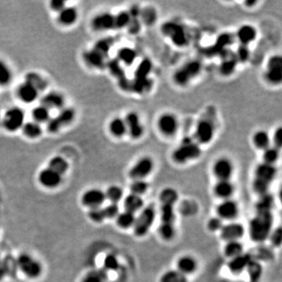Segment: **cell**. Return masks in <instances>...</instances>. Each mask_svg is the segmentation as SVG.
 Masks as SVG:
<instances>
[{
	"label": "cell",
	"instance_id": "obj_1",
	"mask_svg": "<svg viewBox=\"0 0 282 282\" xmlns=\"http://www.w3.org/2000/svg\"><path fill=\"white\" fill-rule=\"evenodd\" d=\"M275 198L271 193L259 197L255 203V215L248 223L250 239L255 243H263L269 239L274 225L273 209Z\"/></svg>",
	"mask_w": 282,
	"mask_h": 282
},
{
	"label": "cell",
	"instance_id": "obj_2",
	"mask_svg": "<svg viewBox=\"0 0 282 282\" xmlns=\"http://www.w3.org/2000/svg\"><path fill=\"white\" fill-rule=\"evenodd\" d=\"M278 169L273 165L261 162L256 166L254 171L252 189L256 195L261 196L269 193V188L275 180Z\"/></svg>",
	"mask_w": 282,
	"mask_h": 282
},
{
	"label": "cell",
	"instance_id": "obj_3",
	"mask_svg": "<svg viewBox=\"0 0 282 282\" xmlns=\"http://www.w3.org/2000/svg\"><path fill=\"white\" fill-rule=\"evenodd\" d=\"M202 155L201 145L193 138H185L172 152V159L175 163L184 165L191 161L196 160Z\"/></svg>",
	"mask_w": 282,
	"mask_h": 282
},
{
	"label": "cell",
	"instance_id": "obj_4",
	"mask_svg": "<svg viewBox=\"0 0 282 282\" xmlns=\"http://www.w3.org/2000/svg\"><path fill=\"white\" fill-rule=\"evenodd\" d=\"M202 70V61L197 59L187 61L175 70L173 75L174 83L182 87L187 86L200 74Z\"/></svg>",
	"mask_w": 282,
	"mask_h": 282
},
{
	"label": "cell",
	"instance_id": "obj_5",
	"mask_svg": "<svg viewBox=\"0 0 282 282\" xmlns=\"http://www.w3.org/2000/svg\"><path fill=\"white\" fill-rule=\"evenodd\" d=\"M156 218V210L153 205L144 206L136 217L134 223V233L136 237L143 238L148 234L155 223Z\"/></svg>",
	"mask_w": 282,
	"mask_h": 282
},
{
	"label": "cell",
	"instance_id": "obj_6",
	"mask_svg": "<svg viewBox=\"0 0 282 282\" xmlns=\"http://www.w3.org/2000/svg\"><path fill=\"white\" fill-rule=\"evenodd\" d=\"M162 33L170 38L175 46L183 47L189 43L188 35L184 28L174 21H167L162 26Z\"/></svg>",
	"mask_w": 282,
	"mask_h": 282
},
{
	"label": "cell",
	"instance_id": "obj_7",
	"mask_svg": "<svg viewBox=\"0 0 282 282\" xmlns=\"http://www.w3.org/2000/svg\"><path fill=\"white\" fill-rule=\"evenodd\" d=\"M215 131V126L213 121L207 117L200 118L195 126L193 138L198 144H208L213 140Z\"/></svg>",
	"mask_w": 282,
	"mask_h": 282
},
{
	"label": "cell",
	"instance_id": "obj_8",
	"mask_svg": "<svg viewBox=\"0 0 282 282\" xmlns=\"http://www.w3.org/2000/svg\"><path fill=\"white\" fill-rule=\"evenodd\" d=\"M18 270L29 279H37L42 272L41 263L28 253H22L17 259Z\"/></svg>",
	"mask_w": 282,
	"mask_h": 282
},
{
	"label": "cell",
	"instance_id": "obj_9",
	"mask_svg": "<svg viewBox=\"0 0 282 282\" xmlns=\"http://www.w3.org/2000/svg\"><path fill=\"white\" fill-rule=\"evenodd\" d=\"M25 122V111L20 107H10L4 113L2 125L5 130L10 133H15L17 130H21Z\"/></svg>",
	"mask_w": 282,
	"mask_h": 282
},
{
	"label": "cell",
	"instance_id": "obj_10",
	"mask_svg": "<svg viewBox=\"0 0 282 282\" xmlns=\"http://www.w3.org/2000/svg\"><path fill=\"white\" fill-rule=\"evenodd\" d=\"M75 118V111L72 107H64L54 118L47 122L46 129L50 134H57L62 128L70 124Z\"/></svg>",
	"mask_w": 282,
	"mask_h": 282
},
{
	"label": "cell",
	"instance_id": "obj_11",
	"mask_svg": "<svg viewBox=\"0 0 282 282\" xmlns=\"http://www.w3.org/2000/svg\"><path fill=\"white\" fill-rule=\"evenodd\" d=\"M264 78L268 83L278 86L282 81V57L279 54L271 56L267 61Z\"/></svg>",
	"mask_w": 282,
	"mask_h": 282
},
{
	"label": "cell",
	"instance_id": "obj_12",
	"mask_svg": "<svg viewBox=\"0 0 282 282\" xmlns=\"http://www.w3.org/2000/svg\"><path fill=\"white\" fill-rule=\"evenodd\" d=\"M155 168V162L151 157L143 156L138 159L129 171V177L132 180L145 179L152 173Z\"/></svg>",
	"mask_w": 282,
	"mask_h": 282
},
{
	"label": "cell",
	"instance_id": "obj_13",
	"mask_svg": "<svg viewBox=\"0 0 282 282\" xmlns=\"http://www.w3.org/2000/svg\"><path fill=\"white\" fill-rule=\"evenodd\" d=\"M179 126L178 118L173 113H163L157 121L158 131L166 138H172L177 134Z\"/></svg>",
	"mask_w": 282,
	"mask_h": 282
},
{
	"label": "cell",
	"instance_id": "obj_14",
	"mask_svg": "<svg viewBox=\"0 0 282 282\" xmlns=\"http://www.w3.org/2000/svg\"><path fill=\"white\" fill-rule=\"evenodd\" d=\"M234 171L233 162L227 157L218 158L212 166V174L217 180H231Z\"/></svg>",
	"mask_w": 282,
	"mask_h": 282
},
{
	"label": "cell",
	"instance_id": "obj_15",
	"mask_svg": "<svg viewBox=\"0 0 282 282\" xmlns=\"http://www.w3.org/2000/svg\"><path fill=\"white\" fill-rule=\"evenodd\" d=\"M127 127V134L134 140L140 139L144 134V127L139 114L136 111L127 113L124 118Z\"/></svg>",
	"mask_w": 282,
	"mask_h": 282
},
{
	"label": "cell",
	"instance_id": "obj_16",
	"mask_svg": "<svg viewBox=\"0 0 282 282\" xmlns=\"http://www.w3.org/2000/svg\"><path fill=\"white\" fill-rule=\"evenodd\" d=\"M216 216L222 220H235L239 215V206L233 199L222 201L216 207Z\"/></svg>",
	"mask_w": 282,
	"mask_h": 282
},
{
	"label": "cell",
	"instance_id": "obj_17",
	"mask_svg": "<svg viewBox=\"0 0 282 282\" xmlns=\"http://www.w3.org/2000/svg\"><path fill=\"white\" fill-rule=\"evenodd\" d=\"M246 233L243 224L238 222H231V223L223 224V227L219 231V235L222 240L224 242H231V241H240Z\"/></svg>",
	"mask_w": 282,
	"mask_h": 282
},
{
	"label": "cell",
	"instance_id": "obj_18",
	"mask_svg": "<svg viewBox=\"0 0 282 282\" xmlns=\"http://www.w3.org/2000/svg\"><path fill=\"white\" fill-rule=\"evenodd\" d=\"M91 27L97 32H105L114 29V14L103 12L97 14L91 21Z\"/></svg>",
	"mask_w": 282,
	"mask_h": 282
},
{
	"label": "cell",
	"instance_id": "obj_19",
	"mask_svg": "<svg viewBox=\"0 0 282 282\" xmlns=\"http://www.w3.org/2000/svg\"><path fill=\"white\" fill-rule=\"evenodd\" d=\"M105 193L98 188L88 190L82 197V204L90 209L101 207L105 203Z\"/></svg>",
	"mask_w": 282,
	"mask_h": 282
},
{
	"label": "cell",
	"instance_id": "obj_20",
	"mask_svg": "<svg viewBox=\"0 0 282 282\" xmlns=\"http://www.w3.org/2000/svg\"><path fill=\"white\" fill-rule=\"evenodd\" d=\"M257 37V30L252 25H242L238 29L235 38L239 41V45L249 46Z\"/></svg>",
	"mask_w": 282,
	"mask_h": 282
},
{
	"label": "cell",
	"instance_id": "obj_21",
	"mask_svg": "<svg viewBox=\"0 0 282 282\" xmlns=\"http://www.w3.org/2000/svg\"><path fill=\"white\" fill-rule=\"evenodd\" d=\"M62 176L50 168L43 169L38 174V181L43 187L54 188L61 184Z\"/></svg>",
	"mask_w": 282,
	"mask_h": 282
},
{
	"label": "cell",
	"instance_id": "obj_22",
	"mask_svg": "<svg viewBox=\"0 0 282 282\" xmlns=\"http://www.w3.org/2000/svg\"><path fill=\"white\" fill-rule=\"evenodd\" d=\"M17 98L25 104H33L38 99L39 92L28 82H24L17 89Z\"/></svg>",
	"mask_w": 282,
	"mask_h": 282
},
{
	"label": "cell",
	"instance_id": "obj_23",
	"mask_svg": "<svg viewBox=\"0 0 282 282\" xmlns=\"http://www.w3.org/2000/svg\"><path fill=\"white\" fill-rule=\"evenodd\" d=\"M252 256L248 252H243L236 257L230 259L227 264L229 271L234 275H239L246 270L248 263L252 260Z\"/></svg>",
	"mask_w": 282,
	"mask_h": 282
},
{
	"label": "cell",
	"instance_id": "obj_24",
	"mask_svg": "<svg viewBox=\"0 0 282 282\" xmlns=\"http://www.w3.org/2000/svg\"><path fill=\"white\" fill-rule=\"evenodd\" d=\"M65 99L63 94L59 92L51 91L42 96L40 100V105H43L48 109H61L65 106Z\"/></svg>",
	"mask_w": 282,
	"mask_h": 282
},
{
	"label": "cell",
	"instance_id": "obj_25",
	"mask_svg": "<svg viewBox=\"0 0 282 282\" xmlns=\"http://www.w3.org/2000/svg\"><path fill=\"white\" fill-rule=\"evenodd\" d=\"M198 267L197 259L191 255H182L176 261V270L185 276L187 277L196 272Z\"/></svg>",
	"mask_w": 282,
	"mask_h": 282
},
{
	"label": "cell",
	"instance_id": "obj_26",
	"mask_svg": "<svg viewBox=\"0 0 282 282\" xmlns=\"http://www.w3.org/2000/svg\"><path fill=\"white\" fill-rule=\"evenodd\" d=\"M235 191V185L231 180H217L213 187L214 195L223 201L231 199Z\"/></svg>",
	"mask_w": 282,
	"mask_h": 282
},
{
	"label": "cell",
	"instance_id": "obj_27",
	"mask_svg": "<svg viewBox=\"0 0 282 282\" xmlns=\"http://www.w3.org/2000/svg\"><path fill=\"white\" fill-rule=\"evenodd\" d=\"M82 58L89 66L94 68V69L101 70V69H105L106 65H107L106 58L99 54L98 51L94 50L93 48L90 50L83 52Z\"/></svg>",
	"mask_w": 282,
	"mask_h": 282
},
{
	"label": "cell",
	"instance_id": "obj_28",
	"mask_svg": "<svg viewBox=\"0 0 282 282\" xmlns=\"http://www.w3.org/2000/svg\"><path fill=\"white\" fill-rule=\"evenodd\" d=\"M78 12L74 6H65L57 15V21L64 26L74 25L78 20Z\"/></svg>",
	"mask_w": 282,
	"mask_h": 282
},
{
	"label": "cell",
	"instance_id": "obj_29",
	"mask_svg": "<svg viewBox=\"0 0 282 282\" xmlns=\"http://www.w3.org/2000/svg\"><path fill=\"white\" fill-rule=\"evenodd\" d=\"M125 211L130 212L132 213L136 214L138 212H141L144 208V201L143 198L139 195L129 194L125 198L124 202Z\"/></svg>",
	"mask_w": 282,
	"mask_h": 282
},
{
	"label": "cell",
	"instance_id": "obj_30",
	"mask_svg": "<svg viewBox=\"0 0 282 282\" xmlns=\"http://www.w3.org/2000/svg\"><path fill=\"white\" fill-rule=\"evenodd\" d=\"M110 134L116 138H122L127 134V127L123 118L114 117L108 124Z\"/></svg>",
	"mask_w": 282,
	"mask_h": 282
},
{
	"label": "cell",
	"instance_id": "obj_31",
	"mask_svg": "<svg viewBox=\"0 0 282 282\" xmlns=\"http://www.w3.org/2000/svg\"><path fill=\"white\" fill-rule=\"evenodd\" d=\"M138 57V53L134 48L130 46H124L118 50L117 53V61L126 66H131L134 65Z\"/></svg>",
	"mask_w": 282,
	"mask_h": 282
},
{
	"label": "cell",
	"instance_id": "obj_32",
	"mask_svg": "<svg viewBox=\"0 0 282 282\" xmlns=\"http://www.w3.org/2000/svg\"><path fill=\"white\" fill-rule=\"evenodd\" d=\"M252 141L254 147L262 151L271 146V137L266 130H259L255 131L252 135Z\"/></svg>",
	"mask_w": 282,
	"mask_h": 282
},
{
	"label": "cell",
	"instance_id": "obj_33",
	"mask_svg": "<svg viewBox=\"0 0 282 282\" xmlns=\"http://www.w3.org/2000/svg\"><path fill=\"white\" fill-rule=\"evenodd\" d=\"M225 55L223 57V61L221 64L219 65V72L220 74H223L224 76H229L233 73L235 72V69H236L237 65H238V61H237L236 57H235V54H233L231 57L227 54V50H226Z\"/></svg>",
	"mask_w": 282,
	"mask_h": 282
},
{
	"label": "cell",
	"instance_id": "obj_34",
	"mask_svg": "<svg viewBox=\"0 0 282 282\" xmlns=\"http://www.w3.org/2000/svg\"><path fill=\"white\" fill-rule=\"evenodd\" d=\"M25 82L34 86L39 93L46 90L48 87L47 81L39 73L35 71H29L25 74Z\"/></svg>",
	"mask_w": 282,
	"mask_h": 282
},
{
	"label": "cell",
	"instance_id": "obj_35",
	"mask_svg": "<svg viewBox=\"0 0 282 282\" xmlns=\"http://www.w3.org/2000/svg\"><path fill=\"white\" fill-rule=\"evenodd\" d=\"M21 130L24 135L29 139H37L42 134V126L34 121L25 122Z\"/></svg>",
	"mask_w": 282,
	"mask_h": 282
},
{
	"label": "cell",
	"instance_id": "obj_36",
	"mask_svg": "<svg viewBox=\"0 0 282 282\" xmlns=\"http://www.w3.org/2000/svg\"><path fill=\"white\" fill-rule=\"evenodd\" d=\"M244 252V246L240 241H231L226 242L223 247V253L231 259Z\"/></svg>",
	"mask_w": 282,
	"mask_h": 282
},
{
	"label": "cell",
	"instance_id": "obj_37",
	"mask_svg": "<svg viewBox=\"0 0 282 282\" xmlns=\"http://www.w3.org/2000/svg\"><path fill=\"white\" fill-rule=\"evenodd\" d=\"M250 282H259L263 274V267L261 263L252 259L246 267Z\"/></svg>",
	"mask_w": 282,
	"mask_h": 282
},
{
	"label": "cell",
	"instance_id": "obj_38",
	"mask_svg": "<svg viewBox=\"0 0 282 282\" xmlns=\"http://www.w3.org/2000/svg\"><path fill=\"white\" fill-rule=\"evenodd\" d=\"M136 214L132 213L130 212L123 211L119 212L117 215L116 223L118 227L127 230L134 227L136 221Z\"/></svg>",
	"mask_w": 282,
	"mask_h": 282
},
{
	"label": "cell",
	"instance_id": "obj_39",
	"mask_svg": "<svg viewBox=\"0 0 282 282\" xmlns=\"http://www.w3.org/2000/svg\"><path fill=\"white\" fill-rule=\"evenodd\" d=\"M160 219L161 223L175 225V206L170 204H161Z\"/></svg>",
	"mask_w": 282,
	"mask_h": 282
},
{
	"label": "cell",
	"instance_id": "obj_40",
	"mask_svg": "<svg viewBox=\"0 0 282 282\" xmlns=\"http://www.w3.org/2000/svg\"><path fill=\"white\" fill-rule=\"evenodd\" d=\"M179 199V194L174 187H167L162 189L159 194L161 204H170L175 206Z\"/></svg>",
	"mask_w": 282,
	"mask_h": 282
},
{
	"label": "cell",
	"instance_id": "obj_41",
	"mask_svg": "<svg viewBox=\"0 0 282 282\" xmlns=\"http://www.w3.org/2000/svg\"><path fill=\"white\" fill-rule=\"evenodd\" d=\"M48 168L51 169L60 175L63 176L69 170V164L63 157L54 156L49 161Z\"/></svg>",
	"mask_w": 282,
	"mask_h": 282
},
{
	"label": "cell",
	"instance_id": "obj_42",
	"mask_svg": "<svg viewBox=\"0 0 282 282\" xmlns=\"http://www.w3.org/2000/svg\"><path fill=\"white\" fill-rule=\"evenodd\" d=\"M32 116L34 122L38 124H42L44 122L47 123L50 118V110L43 105H39L34 107L32 111Z\"/></svg>",
	"mask_w": 282,
	"mask_h": 282
},
{
	"label": "cell",
	"instance_id": "obj_43",
	"mask_svg": "<svg viewBox=\"0 0 282 282\" xmlns=\"http://www.w3.org/2000/svg\"><path fill=\"white\" fill-rule=\"evenodd\" d=\"M159 282H188V279L176 269H172L162 274Z\"/></svg>",
	"mask_w": 282,
	"mask_h": 282
},
{
	"label": "cell",
	"instance_id": "obj_44",
	"mask_svg": "<svg viewBox=\"0 0 282 282\" xmlns=\"http://www.w3.org/2000/svg\"><path fill=\"white\" fill-rule=\"evenodd\" d=\"M105 193L106 199L110 201L112 204L118 205V202L122 200L123 198V190L122 187L117 185H111Z\"/></svg>",
	"mask_w": 282,
	"mask_h": 282
},
{
	"label": "cell",
	"instance_id": "obj_45",
	"mask_svg": "<svg viewBox=\"0 0 282 282\" xmlns=\"http://www.w3.org/2000/svg\"><path fill=\"white\" fill-rule=\"evenodd\" d=\"M262 157H263L262 162H264L266 164L275 166V163L279 160V158H280V150L271 145V147L263 151Z\"/></svg>",
	"mask_w": 282,
	"mask_h": 282
},
{
	"label": "cell",
	"instance_id": "obj_46",
	"mask_svg": "<svg viewBox=\"0 0 282 282\" xmlns=\"http://www.w3.org/2000/svg\"><path fill=\"white\" fill-rule=\"evenodd\" d=\"M148 189L149 183L146 179H136L133 180L130 185V193L141 197L147 192Z\"/></svg>",
	"mask_w": 282,
	"mask_h": 282
},
{
	"label": "cell",
	"instance_id": "obj_47",
	"mask_svg": "<svg viewBox=\"0 0 282 282\" xmlns=\"http://www.w3.org/2000/svg\"><path fill=\"white\" fill-rule=\"evenodd\" d=\"M113 45V40L111 38H105L99 39L94 44L93 49L98 51L99 54L107 58Z\"/></svg>",
	"mask_w": 282,
	"mask_h": 282
},
{
	"label": "cell",
	"instance_id": "obj_48",
	"mask_svg": "<svg viewBox=\"0 0 282 282\" xmlns=\"http://www.w3.org/2000/svg\"><path fill=\"white\" fill-rule=\"evenodd\" d=\"M175 225L167 224V223H160L158 227V235L161 237L162 240L166 242H170L174 240L176 236Z\"/></svg>",
	"mask_w": 282,
	"mask_h": 282
},
{
	"label": "cell",
	"instance_id": "obj_49",
	"mask_svg": "<svg viewBox=\"0 0 282 282\" xmlns=\"http://www.w3.org/2000/svg\"><path fill=\"white\" fill-rule=\"evenodd\" d=\"M132 21L130 12L120 11L114 14V29H122L128 27Z\"/></svg>",
	"mask_w": 282,
	"mask_h": 282
},
{
	"label": "cell",
	"instance_id": "obj_50",
	"mask_svg": "<svg viewBox=\"0 0 282 282\" xmlns=\"http://www.w3.org/2000/svg\"><path fill=\"white\" fill-rule=\"evenodd\" d=\"M13 79V73L10 67L0 59V86H6L10 84Z\"/></svg>",
	"mask_w": 282,
	"mask_h": 282
},
{
	"label": "cell",
	"instance_id": "obj_51",
	"mask_svg": "<svg viewBox=\"0 0 282 282\" xmlns=\"http://www.w3.org/2000/svg\"><path fill=\"white\" fill-rule=\"evenodd\" d=\"M107 276L105 270H96L88 273L82 282H106Z\"/></svg>",
	"mask_w": 282,
	"mask_h": 282
},
{
	"label": "cell",
	"instance_id": "obj_52",
	"mask_svg": "<svg viewBox=\"0 0 282 282\" xmlns=\"http://www.w3.org/2000/svg\"><path fill=\"white\" fill-rule=\"evenodd\" d=\"M2 261H3L6 275L10 277L15 276L17 270H18L17 259H14L12 256H6L5 259H2Z\"/></svg>",
	"mask_w": 282,
	"mask_h": 282
},
{
	"label": "cell",
	"instance_id": "obj_53",
	"mask_svg": "<svg viewBox=\"0 0 282 282\" xmlns=\"http://www.w3.org/2000/svg\"><path fill=\"white\" fill-rule=\"evenodd\" d=\"M104 267L105 271H117L119 268L118 258L113 254L106 255L104 259Z\"/></svg>",
	"mask_w": 282,
	"mask_h": 282
},
{
	"label": "cell",
	"instance_id": "obj_54",
	"mask_svg": "<svg viewBox=\"0 0 282 282\" xmlns=\"http://www.w3.org/2000/svg\"><path fill=\"white\" fill-rule=\"evenodd\" d=\"M235 57H236L238 62L240 63H244L249 59L250 50L248 46H244V45H239V47L237 49V51L235 53Z\"/></svg>",
	"mask_w": 282,
	"mask_h": 282
},
{
	"label": "cell",
	"instance_id": "obj_55",
	"mask_svg": "<svg viewBox=\"0 0 282 282\" xmlns=\"http://www.w3.org/2000/svg\"><path fill=\"white\" fill-rule=\"evenodd\" d=\"M88 215H89V217L96 223H101L106 219L104 209L101 208V207L90 209Z\"/></svg>",
	"mask_w": 282,
	"mask_h": 282
},
{
	"label": "cell",
	"instance_id": "obj_56",
	"mask_svg": "<svg viewBox=\"0 0 282 282\" xmlns=\"http://www.w3.org/2000/svg\"><path fill=\"white\" fill-rule=\"evenodd\" d=\"M269 239L271 240V244L274 247L279 248L282 246V227H277L275 230H272Z\"/></svg>",
	"mask_w": 282,
	"mask_h": 282
},
{
	"label": "cell",
	"instance_id": "obj_57",
	"mask_svg": "<svg viewBox=\"0 0 282 282\" xmlns=\"http://www.w3.org/2000/svg\"><path fill=\"white\" fill-rule=\"evenodd\" d=\"M223 226V221L218 216L211 217L207 222V229L210 232H217L220 231Z\"/></svg>",
	"mask_w": 282,
	"mask_h": 282
},
{
	"label": "cell",
	"instance_id": "obj_58",
	"mask_svg": "<svg viewBox=\"0 0 282 282\" xmlns=\"http://www.w3.org/2000/svg\"><path fill=\"white\" fill-rule=\"evenodd\" d=\"M103 209L105 216H106V219L115 218L118 215V214L119 213V207H118L117 204L110 203V204L105 206V208Z\"/></svg>",
	"mask_w": 282,
	"mask_h": 282
},
{
	"label": "cell",
	"instance_id": "obj_59",
	"mask_svg": "<svg viewBox=\"0 0 282 282\" xmlns=\"http://www.w3.org/2000/svg\"><path fill=\"white\" fill-rule=\"evenodd\" d=\"M271 143H273L272 146L281 150L282 146V127L277 128L276 130H275L272 139H271Z\"/></svg>",
	"mask_w": 282,
	"mask_h": 282
},
{
	"label": "cell",
	"instance_id": "obj_60",
	"mask_svg": "<svg viewBox=\"0 0 282 282\" xmlns=\"http://www.w3.org/2000/svg\"><path fill=\"white\" fill-rule=\"evenodd\" d=\"M50 8L53 11L57 12V14L63 10L67 6V2L65 0H52L50 2Z\"/></svg>",
	"mask_w": 282,
	"mask_h": 282
},
{
	"label": "cell",
	"instance_id": "obj_61",
	"mask_svg": "<svg viewBox=\"0 0 282 282\" xmlns=\"http://www.w3.org/2000/svg\"><path fill=\"white\" fill-rule=\"evenodd\" d=\"M5 276H6V275L5 268H4L3 261L2 259H0V281L3 279Z\"/></svg>",
	"mask_w": 282,
	"mask_h": 282
},
{
	"label": "cell",
	"instance_id": "obj_62",
	"mask_svg": "<svg viewBox=\"0 0 282 282\" xmlns=\"http://www.w3.org/2000/svg\"><path fill=\"white\" fill-rule=\"evenodd\" d=\"M256 3H257L256 1H246V6H248V7H252L253 5Z\"/></svg>",
	"mask_w": 282,
	"mask_h": 282
}]
</instances>
